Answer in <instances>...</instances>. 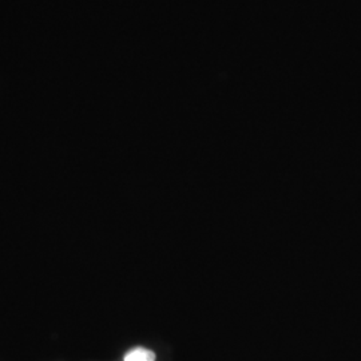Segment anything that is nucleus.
<instances>
[{"label":"nucleus","mask_w":361,"mask_h":361,"mask_svg":"<svg viewBox=\"0 0 361 361\" xmlns=\"http://www.w3.org/2000/svg\"><path fill=\"white\" fill-rule=\"evenodd\" d=\"M155 355L145 348H135L130 350L129 353L125 356V361H154Z\"/></svg>","instance_id":"1"}]
</instances>
